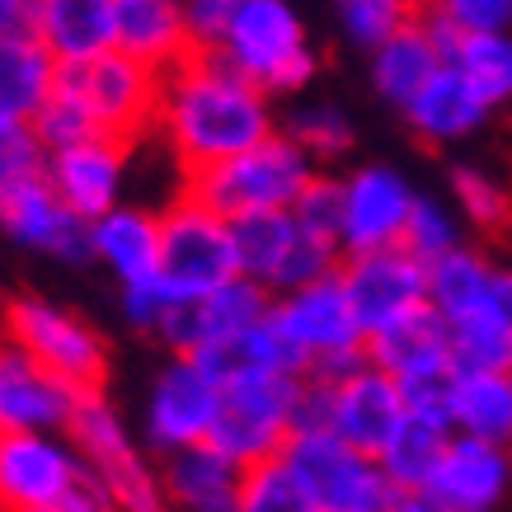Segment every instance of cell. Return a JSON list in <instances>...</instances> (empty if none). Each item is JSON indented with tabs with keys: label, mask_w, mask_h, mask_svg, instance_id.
Wrapping results in <instances>:
<instances>
[{
	"label": "cell",
	"mask_w": 512,
	"mask_h": 512,
	"mask_svg": "<svg viewBox=\"0 0 512 512\" xmlns=\"http://www.w3.org/2000/svg\"><path fill=\"white\" fill-rule=\"evenodd\" d=\"M47 170V141L33 118H0V198Z\"/></svg>",
	"instance_id": "cell-41"
},
{
	"label": "cell",
	"mask_w": 512,
	"mask_h": 512,
	"mask_svg": "<svg viewBox=\"0 0 512 512\" xmlns=\"http://www.w3.org/2000/svg\"><path fill=\"white\" fill-rule=\"evenodd\" d=\"M240 512H315L306 484L296 480L287 456H268L259 466H245L240 484Z\"/></svg>",
	"instance_id": "cell-40"
},
{
	"label": "cell",
	"mask_w": 512,
	"mask_h": 512,
	"mask_svg": "<svg viewBox=\"0 0 512 512\" xmlns=\"http://www.w3.org/2000/svg\"><path fill=\"white\" fill-rule=\"evenodd\" d=\"M33 127H38V137L47 141V151H62V146H71V141H85L99 132V123L90 118V109L80 104L71 90H57L47 94V104L38 113H33Z\"/></svg>",
	"instance_id": "cell-44"
},
{
	"label": "cell",
	"mask_w": 512,
	"mask_h": 512,
	"mask_svg": "<svg viewBox=\"0 0 512 512\" xmlns=\"http://www.w3.org/2000/svg\"><path fill=\"white\" fill-rule=\"evenodd\" d=\"M278 127L320 165V170L348 160L357 146L353 113L343 109V104H334V99H306V94H296L292 104H287V113L278 118Z\"/></svg>",
	"instance_id": "cell-32"
},
{
	"label": "cell",
	"mask_w": 512,
	"mask_h": 512,
	"mask_svg": "<svg viewBox=\"0 0 512 512\" xmlns=\"http://www.w3.org/2000/svg\"><path fill=\"white\" fill-rule=\"evenodd\" d=\"M447 437H451V428L428 423V419H414V414H409V419L395 428V437L381 447L376 461H381V470H386V480L404 494V503L428 489L437 461H442V451H447Z\"/></svg>",
	"instance_id": "cell-33"
},
{
	"label": "cell",
	"mask_w": 512,
	"mask_h": 512,
	"mask_svg": "<svg viewBox=\"0 0 512 512\" xmlns=\"http://www.w3.org/2000/svg\"><path fill=\"white\" fill-rule=\"evenodd\" d=\"M451 428L512 442V372H461Z\"/></svg>",
	"instance_id": "cell-34"
},
{
	"label": "cell",
	"mask_w": 512,
	"mask_h": 512,
	"mask_svg": "<svg viewBox=\"0 0 512 512\" xmlns=\"http://www.w3.org/2000/svg\"><path fill=\"white\" fill-rule=\"evenodd\" d=\"M461 76L489 99V109H512V29H475L461 38L456 57Z\"/></svg>",
	"instance_id": "cell-35"
},
{
	"label": "cell",
	"mask_w": 512,
	"mask_h": 512,
	"mask_svg": "<svg viewBox=\"0 0 512 512\" xmlns=\"http://www.w3.org/2000/svg\"><path fill=\"white\" fill-rule=\"evenodd\" d=\"M57 76L62 62L38 33H0V118H33Z\"/></svg>",
	"instance_id": "cell-30"
},
{
	"label": "cell",
	"mask_w": 512,
	"mask_h": 512,
	"mask_svg": "<svg viewBox=\"0 0 512 512\" xmlns=\"http://www.w3.org/2000/svg\"><path fill=\"white\" fill-rule=\"evenodd\" d=\"M442 62H447V57L433 47V38L423 33L419 15H414V24H404L395 38H386L376 52H367V80H372L376 99L400 113L404 104L433 80V71Z\"/></svg>",
	"instance_id": "cell-29"
},
{
	"label": "cell",
	"mask_w": 512,
	"mask_h": 512,
	"mask_svg": "<svg viewBox=\"0 0 512 512\" xmlns=\"http://www.w3.org/2000/svg\"><path fill=\"white\" fill-rule=\"evenodd\" d=\"M0 334L15 339L19 348H29L43 367H52L80 390L104 386V376H109V343H104V334L85 315L66 311V306L47 301V296L33 292L10 296L5 311H0Z\"/></svg>",
	"instance_id": "cell-9"
},
{
	"label": "cell",
	"mask_w": 512,
	"mask_h": 512,
	"mask_svg": "<svg viewBox=\"0 0 512 512\" xmlns=\"http://www.w3.org/2000/svg\"><path fill=\"white\" fill-rule=\"evenodd\" d=\"M367 357L376 367H386L395 381L414 372H433V367H456L451 357V325L433 301L419 311L400 315L395 325L367 334Z\"/></svg>",
	"instance_id": "cell-25"
},
{
	"label": "cell",
	"mask_w": 512,
	"mask_h": 512,
	"mask_svg": "<svg viewBox=\"0 0 512 512\" xmlns=\"http://www.w3.org/2000/svg\"><path fill=\"white\" fill-rule=\"evenodd\" d=\"M334 5H343V0H334Z\"/></svg>",
	"instance_id": "cell-50"
},
{
	"label": "cell",
	"mask_w": 512,
	"mask_h": 512,
	"mask_svg": "<svg viewBox=\"0 0 512 512\" xmlns=\"http://www.w3.org/2000/svg\"><path fill=\"white\" fill-rule=\"evenodd\" d=\"M80 386L43 367L29 348L0 339V433H66Z\"/></svg>",
	"instance_id": "cell-18"
},
{
	"label": "cell",
	"mask_w": 512,
	"mask_h": 512,
	"mask_svg": "<svg viewBox=\"0 0 512 512\" xmlns=\"http://www.w3.org/2000/svg\"><path fill=\"white\" fill-rule=\"evenodd\" d=\"M273 320L287 334V343L301 353L311 376L339 381V376L367 362V329L357 320L353 296H348L339 273L292 287V292H278L273 296Z\"/></svg>",
	"instance_id": "cell-6"
},
{
	"label": "cell",
	"mask_w": 512,
	"mask_h": 512,
	"mask_svg": "<svg viewBox=\"0 0 512 512\" xmlns=\"http://www.w3.org/2000/svg\"><path fill=\"white\" fill-rule=\"evenodd\" d=\"M419 24H423V33L433 38L437 52L451 62V57H456V47H461V38H466V29H461L447 10H437L433 0H419Z\"/></svg>",
	"instance_id": "cell-48"
},
{
	"label": "cell",
	"mask_w": 512,
	"mask_h": 512,
	"mask_svg": "<svg viewBox=\"0 0 512 512\" xmlns=\"http://www.w3.org/2000/svg\"><path fill=\"white\" fill-rule=\"evenodd\" d=\"M400 118L423 146L447 151V146H461V141L480 137L484 123L494 118V109H489V99L461 76V66L442 62L433 71V80L400 109Z\"/></svg>",
	"instance_id": "cell-22"
},
{
	"label": "cell",
	"mask_w": 512,
	"mask_h": 512,
	"mask_svg": "<svg viewBox=\"0 0 512 512\" xmlns=\"http://www.w3.org/2000/svg\"><path fill=\"white\" fill-rule=\"evenodd\" d=\"M292 217L301 221V231L343 245V174H315L311 184L301 188V198L292 202Z\"/></svg>",
	"instance_id": "cell-42"
},
{
	"label": "cell",
	"mask_w": 512,
	"mask_h": 512,
	"mask_svg": "<svg viewBox=\"0 0 512 512\" xmlns=\"http://www.w3.org/2000/svg\"><path fill=\"white\" fill-rule=\"evenodd\" d=\"M221 409V381L193 353H170L141 400V442L160 456L207 442Z\"/></svg>",
	"instance_id": "cell-12"
},
{
	"label": "cell",
	"mask_w": 512,
	"mask_h": 512,
	"mask_svg": "<svg viewBox=\"0 0 512 512\" xmlns=\"http://www.w3.org/2000/svg\"><path fill=\"white\" fill-rule=\"evenodd\" d=\"M456 381H461V367H433V372L400 376L404 409H409L414 419H428V423H442V428H451V409H456Z\"/></svg>",
	"instance_id": "cell-43"
},
{
	"label": "cell",
	"mask_w": 512,
	"mask_h": 512,
	"mask_svg": "<svg viewBox=\"0 0 512 512\" xmlns=\"http://www.w3.org/2000/svg\"><path fill=\"white\" fill-rule=\"evenodd\" d=\"M451 325V357L461 372H512V320L466 315Z\"/></svg>",
	"instance_id": "cell-37"
},
{
	"label": "cell",
	"mask_w": 512,
	"mask_h": 512,
	"mask_svg": "<svg viewBox=\"0 0 512 512\" xmlns=\"http://www.w3.org/2000/svg\"><path fill=\"white\" fill-rule=\"evenodd\" d=\"M240 484H245V466H235L231 456L221 447H212V442H193V447L160 456L165 508L240 512Z\"/></svg>",
	"instance_id": "cell-23"
},
{
	"label": "cell",
	"mask_w": 512,
	"mask_h": 512,
	"mask_svg": "<svg viewBox=\"0 0 512 512\" xmlns=\"http://www.w3.org/2000/svg\"><path fill=\"white\" fill-rule=\"evenodd\" d=\"M466 231L470 226L461 217V207L451 202V193H419L414 212H409V226H404V245L414 249L419 259H437L451 245H461Z\"/></svg>",
	"instance_id": "cell-39"
},
{
	"label": "cell",
	"mask_w": 512,
	"mask_h": 512,
	"mask_svg": "<svg viewBox=\"0 0 512 512\" xmlns=\"http://www.w3.org/2000/svg\"><path fill=\"white\" fill-rule=\"evenodd\" d=\"M315 174H320V165L278 127L273 137L254 141V146L217 160V165L193 170L188 174V193L198 202H207L212 212L235 221V217H249V212L292 207Z\"/></svg>",
	"instance_id": "cell-4"
},
{
	"label": "cell",
	"mask_w": 512,
	"mask_h": 512,
	"mask_svg": "<svg viewBox=\"0 0 512 512\" xmlns=\"http://www.w3.org/2000/svg\"><path fill=\"white\" fill-rule=\"evenodd\" d=\"M113 47L132 52L137 62L170 71L193 52V33L184 19V0H118V33Z\"/></svg>",
	"instance_id": "cell-26"
},
{
	"label": "cell",
	"mask_w": 512,
	"mask_h": 512,
	"mask_svg": "<svg viewBox=\"0 0 512 512\" xmlns=\"http://www.w3.org/2000/svg\"><path fill=\"white\" fill-rule=\"evenodd\" d=\"M437 10H447L466 33L475 29H512V0H433Z\"/></svg>",
	"instance_id": "cell-46"
},
{
	"label": "cell",
	"mask_w": 512,
	"mask_h": 512,
	"mask_svg": "<svg viewBox=\"0 0 512 512\" xmlns=\"http://www.w3.org/2000/svg\"><path fill=\"white\" fill-rule=\"evenodd\" d=\"M160 273L179 296H202L240 273L231 217L212 212L193 193H179L160 207Z\"/></svg>",
	"instance_id": "cell-11"
},
{
	"label": "cell",
	"mask_w": 512,
	"mask_h": 512,
	"mask_svg": "<svg viewBox=\"0 0 512 512\" xmlns=\"http://www.w3.org/2000/svg\"><path fill=\"white\" fill-rule=\"evenodd\" d=\"M174 301H184V296L174 292L165 273H151V278L118 287V306H123V320H127L132 329H141V334H156L160 320L174 311Z\"/></svg>",
	"instance_id": "cell-45"
},
{
	"label": "cell",
	"mask_w": 512,
	"mask_h": 512,
	"mask_svg": "<svg viewBox=\"0 0 512 512\" xmlns=\"http://www.w3.org/2000/svg\"><path fill=\"white\" fill-rule=\"evenodd\" d=\"M94 264L104 268L118 287L160 273V212L146 202H118L104 217L90 221Z\"/></svg>",
	"instance_id": "cell-24"
},
{
	"label": "cell",
	"mask_w": 512,
	"mask_h": 512,
	"mask_svg": "<svg viewBox=\"0 0 512 512\" xmlns=\"http://www.w3.org/2000/svg\"><path fill=\"white\" fill-rule=\"evenodd\" d=\"M306 372H264L221 386V409L212 423V447H221L235 466H259L282 456L287 437L296 433V395Z\"/></svg>",
	"instance_id": "cell-8"
},
{
	"label": "cell",
	"mask_w": 512,
	"mask_h": 512,
	"mask_svg": "<svg viewBox=\"0 0 512 512\" xmlns=\"http://www.w3.org/2000/svg\"><path fill=\"white\" fill-rule=\"evenodd\" d=\"M235 259H240V273L254 282H264L268 292H278L282 268L292 259L296 240H301V221L292 217V207H278V212H249V217H235Z\"/></svg>",
	"instance_id": "cell-31"
},
{
	"label": "cell",
	"mask_w": 512,
	"mask_h": 512,
	"mask_svg": "<svg viewBox=\"0 0 512 512\" xmlns=\"http://www.w3.org/2000/svg\"><path fill=\"white\" fill-rule=\"evenodd\" d=\"M38 0H0V33H33Z\"/></svg>",
	"instance_id": "cell-49"
},
{
	"label": "cell",
	"mask_w": 512,
	"mask_h": 512,
	"mask_svg": "<svg viewBox=\"0 0 512 512\" xmlns=\"http://www.w3.org/2000/svg\"><path fill=\"white\" fill-rule=\"evenodd\" d=\"M0 508L109 512L118 508L71 433H0Z\"/></svg>",
	"instance_id": "cell-2"
},
{
	"label": "cell",
	"mask_w": 512,
	"mask_h": 512,
	"mask_svg": "<svg viewBox=\"0 0 512 512\" xmlns=\"http://www.w3.org/2000/svg\"><path fill=\"white\" fill-rule=\"evenodd\" d=\"M512 494V442L456 433L437 461L423 494L404 503V512H494Z\"/></svg>",
	"instance_id": "cell-13"
},
{
	"label": "cell",
	"mask_w": 512,
	"mask_h": 512,
	"mask_svg": "<svg viewBox=\"0 0 512 512\" xmlns=\"http://www.w3.org/2000/svg\"><path fill=\"white\" fill-rule=\"evenodd\" d=\"M268 311H273V292H268L264 282L235 273V278L217 282L212 292L174 301V311L160 320V329L151 339H156L165 353H198L207 343L226 339V334H240V329H249L254 320H264Z\"/></svg>",
	"instance_id": "cell-16"
},
{
	"label": "cell",
	"mask_w": 512,
	"mask_h": 512,
	"mask_svg": "<svg viewBox=\"0 0 512 512\" xmlns=\"http://www.w3.org/2000/svg\"><path fill=\"white\" fill-rule=\"evenodd\" d=\"M414 15H419V0H343L339 33L353 52H376L404 24H414Z\"/></svg>",
	"instance_id": "cell-38"
},
{
	"label": "cell",
	"mask_w": 512,
	"mask_h": 512,
	"mask_svg": "<svg viewBox=\"0 0 512 512\" xmlns=\"http://www.w3.org/2000/svg\"><path fill=\"white\" fill-rule=\"evenodd\" d=\"M33 33L57 52V62L99 57L118 33V0H38Z\"/></svg>",
	"instance_id": "cell-28"
},
{
	"label": "cell",
	"mask_w": 512,
	"mask_h": 512,
	"mask_svg": "<svg viewBox=\"0 0 512 512\" xmlns=\"http://www.w3.org/2000/svg\"><path fill=\"white\" fill-rule=\"evenodd\" d=\"M0 235L15 249L52 259V264H66V268L94 264L90 217H80L76 207L52 188L47 170L24 179L19 188H10L0 198Z\"/></svg>",
	"instance_id": "cell-14"
},
{
	"label": "cell",
	"mask_w": 512,
	"mask_h": 512,
	"mask_svg": "<svg viewBox=\"0 0 512 512\" xmlns=\"http://www.w3.org/2000/svg\"><path fill=\"white\" fill-rule=\"evenodd\" d=\"M414 198H419V188L409 184V174L386 160L353 165L343 174V254L404 245Z\"/></svg>",
	"instance_id": "cell-17"
},
{
	"label": "cell",
	"mask_w": 512,
	"mask_h": 512,
	"mask_svg": "<svg viewBox=\"0 0 512 512\" xmlns=\"http://www.w3.org/2000/svg\"><path fill=\"white\" fill-rule=\"evenodd\" d=\"M217 52L259 80L273 99H296L320 80V52L292 0H235Z\"/></svg>",
	"instance_id": "cell-3"
},
{
	"label": "cell",
	"mask_w": 512,
	"mask_h": 512,
	"mask_svg": "<svg viewBox=\"0 0 512 512\" xmlns=\"http://www.w3.org/2000/svg\"><path fill=\"white\" fill-rule=\"evenodd\" d=\"M447 193L475 235H503L512 226V188L484 165H451Z\"/></svg>",
	"instance_id": "cell-36"
},
{
	"label": "cell",
	"mask_w": 512,
	"mask_h": 512,
	"mask_svg": "<svg viewBox=\"0 0 512 512\" xmlns=\"http://www.w3.org/2000/svg\"><path fill=\"white\" fill-rule=\"evenodd\" d=\"M57 85L76 94L99 123V132H109V137L137 141L146 132H156L160 71L137 62L123 47H109V52L85 57V62H62Z\"/></svg>",
	"instance_id": "cell-10"
},
{
	"label": "cell",
	"mask_w": 512,
	"mask_h": 512,
	"mask_svg": "<svg viewBox=\"0 0 512 512\" xmlns=\"http://www.w3.org/2000/svg\"><path fill=\"white\" fill-rule=\"evenodd\" d=\"M339 278L353 296V311L367 334L395 325L400 315L428 306V259L409 245H381L343 254Z\"/></svg>",
	"instance_id": "cell-15"
},
{
	"label": "cell",
	"mask_w": 512,
	"mask_h": 512,
	"mask_svg": "<svg viewBox=\"0 0 512 512\" xmlns=\"http://www.w3.org/2000/svg\"><path fill=\"white\" fill-rule=\"evenodd\" d=\"M428 301L447 320H466V315L512 320V264L494 259L475 240H461L447 254L428 259Z\"/></svg>",
	"instance_id": "cell-20"
},
{
	"label": "cell",
	"mask_w": 512,
	"mask_h": 512,
	"mask_svg": "<svg viewBox=\"0 0 512 512\" xmlns=\"http://www.w3.org/2000/svg\"><path fill=\"white\" fill-rule=\"evenodd\" d=\"M235 15V0H184V19L193 33V47H217L226 24Z\"/></svg>",
	"instance_id": "cell-47"
},
{
	"label": "cell",
	"mask_w": 512,
	"mask_h": 512,
	"mask_svg": "<svg viewBox=\"0 0 512 512\" xmlns=\"http://www.w3.org/2000/svg\"><path fill=\"white\" fill-rule=\"evenodd\" d=\"M287 466L306 484L315 512H400L404 494L386 480L376 456L343 442L334 428H306L287 437Z\"/></svg>",
	"instance_id": "cell-7"
},
{
	"label": "cell",
	"mask_w": 512,
	"mask_h": 512,
	"mask_svg": "<svg viewBox=\"0 0 512 512\" xmlns=\"http://www.w3.org/2000/svg\"><path fill=\"white\" fill-rule=\"evenodd\" d=\"M71 442L80 447L85 466L109 484L113 503L123 512H156L165 508V489H160V461L156 451L137 442L118 404L104 395V386L80 390L71 423H66Z\"/></svg>",
	"instance_id": "cell-5"
},
{
	"label": "cell",
	"mask_w": 512,
	"mask_h": 512,
	"mask_svg": "<svg viewBox=\"0 0 512 512\" xmlns=\"http://www.w3.org/2000/svg\"><path fill=\"white\" fill-rule=\"evenodd\" d=\"M132 141L94 132L85 141H71L62 151H47V179L80 217H104L109 207L127 202V179H132Z\"/></svg>",
	"instance_id": "cell-19"
},
{
	"label": "cell",
	"mask_w": 512,
	"mask_h": 512,
	"mask_svg": "<svg viewBox=\"0 0 512 512\" xmlns=\"http://www.w3.org/2000/svg\"><path fill=\"white\" fill-rule=\"evenodd\" d=\"M193 357L217 376L221 386L245 381V376H264V372H306V362H301V353L287 343V334L278 329L273 311H268L264 320H254L249 329H240V334H226V339L198 348Z\"/></svg>",
	"instance_id": "cell-27"
},
{
	"label": "cell",
	"mask_w": 512,
	"mask_h": 512,
	"mask_svg": "<svg viewBox=\"0 0 512 512\" xmlns=\"http://www.w3.org/2000/svg\"><path fill=\"white\" fill-rule=\"evenodd\" d=\"M334 386V409H329V428L343 437V442H353L357 451H367V456H381L395 428L409 419V409H404V395H400V381L386 372V367H376L372 357L353 367L348 376L339 381H329Z\"/></svg>",
	"instance_id": "cell-21"
},
{
	"label": "cell",
	"mask_w": 512,
	"mask_h": 512,
	"mask_svg": "<svg viewBox=\"0 0 512 512\" xmlns=\"http://www.w3.org/2000/svg\"><path fill=\"white\" fill-rule=\"evenodd\" d=\"M278 118V99L226 62L217 47H193L179 66L160 71L156 137L188 174L273 137Z\"/></svg>",
	"instance_id": "cell-1"
}]
</instances>
